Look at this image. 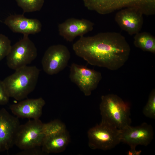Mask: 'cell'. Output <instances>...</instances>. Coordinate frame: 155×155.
I'll return each instance as SVG.
<instances>
[{
  "label": "cell",
  "instance_id": "obj_11",
  "mask_svg": "<svg viewBox=\"0 0 155 155\" xmlns=\"http://www.w3.org/2000/svg\"><path fill=\"white\" fill-rule=\"evenodd\" d=\"M121 142L135 147L138 145L146 146L153 138L154 131L151 125L143 123L140 125L133 127L127 126L120 129Z\"/></svg>",
  "mask_w": 155,
  "mask_h": 155
},
{
  "label": "cell",
  "instance_id": "obj_4",
  "mask_svg": "<svg viewBox=\"0 0 155 155\" xmlns=\"http://www.w3.org/2000/svg\"><path fill=\"white\" fill-rule=\"evenodd\" d=\"M88 9L105 15L128 7L139 9L143 15L155 13V0H82Z\"/></svg>",
  "mask_w": 155,
  "mask_h": 155
},
{
  "label": "cell",
  "instance_id": "obj_13",
  "mask_svg": "<svg viewBox=\"0 0 155 155\" xmlns=\"http://www.w3.org/2000/svg\"><path fill=\"white\" fill-rule=\"evenodd\" d=\"M94 24L86 19L69 18L59 24V35L67 41L71 42L77 36L81 37L92 31Z\"/></svg>",
  "mask_w": 155,
  "mask_h": 155
},
{
  "label": "cell",
  "instance_id": "obj_9",
  "mask_svg": "<svg viewBox=\"0 0 155 155\" xmlns=\"http://www.w3.org/2000/svg\"><path fill=\"white\" fill-rule=\"evenodd\" d=\"M70 57V52L65 46L52 45L46 50L42 58L43 69L49 75L57 74L66 67Z\"/></svg>",
  "mask_w": 155,
  "mask_h": 155
},
{
  "label": "cell",
  "instance_id": "obj_2",
  "mask_svg": "<svg viewBox=\"0 0 155 155\" xmlns=\"http://www.w3.org/2000/svg\"><path fill=\"white\" fill-rule=\"evenodd\" d=\"M15 70L3 81L9 97L20 101L27 98L35 89L40 71L36 66L28 65Z\"/></svg>",
  "mask_w": 155,
  "mask_h": 155
},
{
  "label": "cell",
  "instance_id": "obj_24",
  "mask_svg": "<svg viewBox=\"0 0 155 155\" xmlns=\"http://www.w3.org/2000/svg\"><path fill=\"white\" fill-rule=\"evenodd\" d=\"M135 147H130V150L127 152L128 155H139L141 154V150L137 151L136 150Z\"/></svg>",
  "mask_w": 155,
  "mask_h": 155
},
{
  "label": "cell",
  "instance_id": "obj_8",
  "mask_svg": "<svg viewBox=\"0 0 155 155\" xmlns=\"http://www.w3.org/2000/svg\"><path fill=\"white\" fill-rule=\"evenodd\" d=\"M69 77L84 94L90 96L102 78L101 73L83 65L73 63L70 67Z\"/></svg>",
  "mask_w": 155,
  "mask_h": 155
},
{
  "label": "cell",
  "instance_id": "obj_21",
  "mask_svg": "<svg viewBox=\"0 0 155 155\" xmlns=\"http://www.w3.org/2000/svg\"><path fill=\"white\" fill-rule=\"evenodd\" d=\"M10 40L6 36L0 34V61L8 54L11 47Z\"/></svg>",
  "mask_w": 155,
  "mask_h": 155
},
{
  "label": "cell",
  "instance_id": "obj_18",
  "mask_svg": "<svg viewBox=\"0 0 155 155\" xmlns=\"http://www.w3.org/2000/svg\"><path fill=\"white\" fill-rule=\"evenodd\" d=\"M43 130L45 137L59 134L67 131L65 124L58 119L43 123Z\"/></svg>",
  "mask_w": 155,
  "mask_h": 155
},
{
  "label": "cell",
  "instance_id": "obj_20",
  "mask_svg": "<svg viewBox=\"0 0 155 155\" xmlns=\"http://www.w3.org/2000/svg\"><path fill=\"white\" fill-rule=\"evenodd\" d=\"M143 112L146 117L155 118V90L153 89L150 94L147 102L144 107Z\"/></svg>",
  "mask_w": 155,
  "mask_h": 155
},
{
  "label": "cell",
  "instance_id": "obj_19",
  "mask_svg": "<svg viewBox=\"0 0 155 155\" xmlns=\"http://www.w3.org/2000/svg\"><path fill=\"white\" fill-rule=\"evenodd\" d=\"M18 5L24 13L32 12L40 10L44 0H15Z\"/></svg>",
  "mask_w": 155,
  "mask_h": 155
},
{
  "label": "cell",
  "instance_id": "obj_7",
  "mask_svg": "<svg viewBox=\"0 0 155 155\" xmlns=\"http://www.w3.org/2000/svg\"><path fill=\"white\" fill-rule=\"evenodd\" d=\"M43 124L38 119L30 120L25 124H20L15 145L21 150L41 147L45 137Z\"/></svg>",
  "mask_w": 155,
  "mask_h": 155
},
{
  "label": "cell",
  "instance_id": "obj_14",
  "mask_svg": "<svg viewBox=\"0 0 155 155\" xmlns=\"http://www.w3.org/2000/svg\"><path fill=\"white\" fill-rule=\"evenodd\" d=\"M45 104L44 100L41 97L24 99L11 104L9 109L12 114L18 118L38 119L42 115Z\"/></svg>",
  "mask_w": 155,
  "mask_h": 155
},
{
  "label": "cell",
  "instance_id": "obj_6",
  "mask_svg": "<svg viewBox=\"0 0 155 155\" xmlns=\"http://www.w3.org/2000/svg\"><path fill=\"white\" fill-rule=\"evenodd\" d=\"M28 36L24 35L22 39L11 46L6 57L9 68L15 70L27 65L36 57L37 49Z\"/></svg>",
  "mask_w": 155,
  "mask_h": 155
},
{
  "label": "cell",
  "instance_id": "obj_1",
  "mask_svg": "<svg viewBox=\"0 0 155 155\" xmlns=\"http://www.w3.org/2000/svg\"><path fill=\"white\" fill-rule=\"evenodd\" d=\"M73 49L77 56L89 64L112 71L124 65L131 51L125 38L115 32L80 37L73 45Z\"/></svg>",
  "mask_w": 155,
  "mask_h": 155
},
{
  "label": "cell",
  "instance_id": "obj_22",
  "mask_svg": "<svg viewBox=\"0 0 155 155\" xmlns=\"http://www.w3.org/2000/svg\"><path fill=\"white\" fill-rule=\"evenodd\" d=\"M45 153L42 151L41 147L33 148L21 150L16 154V155H40Z\"/></svg>",
  "mask_w": 155,
  "mask_h": 155
},
{
  "label": "cell",
  "instance_id": "obj_3",
  "mask_svg": "<svg viewBox=\"0 0 155 155\" xmlns=\"http://www.w3.org/2000/svg\"><path fill=\"white\" fill-rule=\"evenodd\" d=\"M100 109L101 121L119 129L130 125V106L117 95L109 94L102 96Z\"/></svg>",
  "mask_w": 155,
  "mask_h": 155
},
{
  "label": "cell",
  "instance_id": "obj_12",
  "mask_svg": "<svg viewBox=\"0 0 155 155\" xmlns=\"http://www.w3.org/2000/svg\"><path fill=\"white\" fill-rule=\"evenodd\" d=\"M143 15L137 8H126L120 9L116 13L115 20L122 30L132 35L141 30L144 22Z\"/></svg>",
  "mask_w": 155,
  "mask_h": 155
},
{
  "label": "cell",
  "instance_id": "obj_15",
  "mask_svg": "<svg viewBox=\"0 0 155 155\" xmlns=\"http://www.w3.org/2000/svg\"><path fill=\"white\" fill-rule=\"evenodd\" d=\"M4 23L13 32L28 35L40 32L42 25L36 19H30L23 15H11L7 17Z\"/></svg>",
  "mask_w": 155,
  "mask_h": 155
},
{
  "label": "cell",
  "instance_id": "obj_16",
  "mask_svg": "<svg viewBox=\"0 0 155 155\" xmlns=\"http://www.w3.org/2000/svg\"><path fill=\"white\" fill-rule=\"evenodd\" d=\"M70 141L67 131L62 133L44 137L41 146L46 154L58 153L63 151Z\"/></svg>",
  "mask_w": 155,
  "mask_h": 155
},
{
  "label": "cell",
  "instance_id": "obj_23",
  "mask_svg": "<svg viewBox=\"0 0 155 155\" xmlns=\"http://www.w3.org/2000/svg\"><path fill=\"white\" fill-rule=\"evenodd\" d=\"M9 97L5 90L3 81L0 80V105H5L9 102Z\"/></svg>",
  "mask_w": 155,
  "mask_h": 155
},
{
  "label": "cell",
  "instance_id": "obj_5",
  "mask_svg": "<svg viewBox=\"0 0 155 155\" xmlns=\"http://www.w3.org/2000/svg\"><path fill=\"white\" fill-rule=\"evenodd\" d=\"M88 145L92 149L111 150L121 142L120 129L101 121L88 132Z\"/></svg>",
  "mask_w": 155,
  "mask_h": 155
},
{
  "label": "cell",
  "instance_id": "obj_10",
  "mask_svg": "<svg viewBox=\"0 0 155 155\" xmlns=\"http://www.w3.org/2000/svg\"><path fill=\"white\" fill-rule=\"evenodd\" d=\"M18 118L5 108L0 109V152L8 150L15 145L20 125Z\"/></svg>",
  "mask_w": 155,
  "mask_h": 155
},
{
  "label": "cell",
  "instance_id": "obj_17",
  "mask_svg": "<svg viewBox=\"0 0 155 155\" xmlns=\"http://www.w3.org/2000/svg\"><path fill=\"white\" fill-rule=\"evenodd\" d=\"M133 43L135 47L144 51L155 53V38L149 33L140 32L135 34Z\"/></svg>",
  "mask_w": 155,
  "mask_h": 155
}]
</instances>
